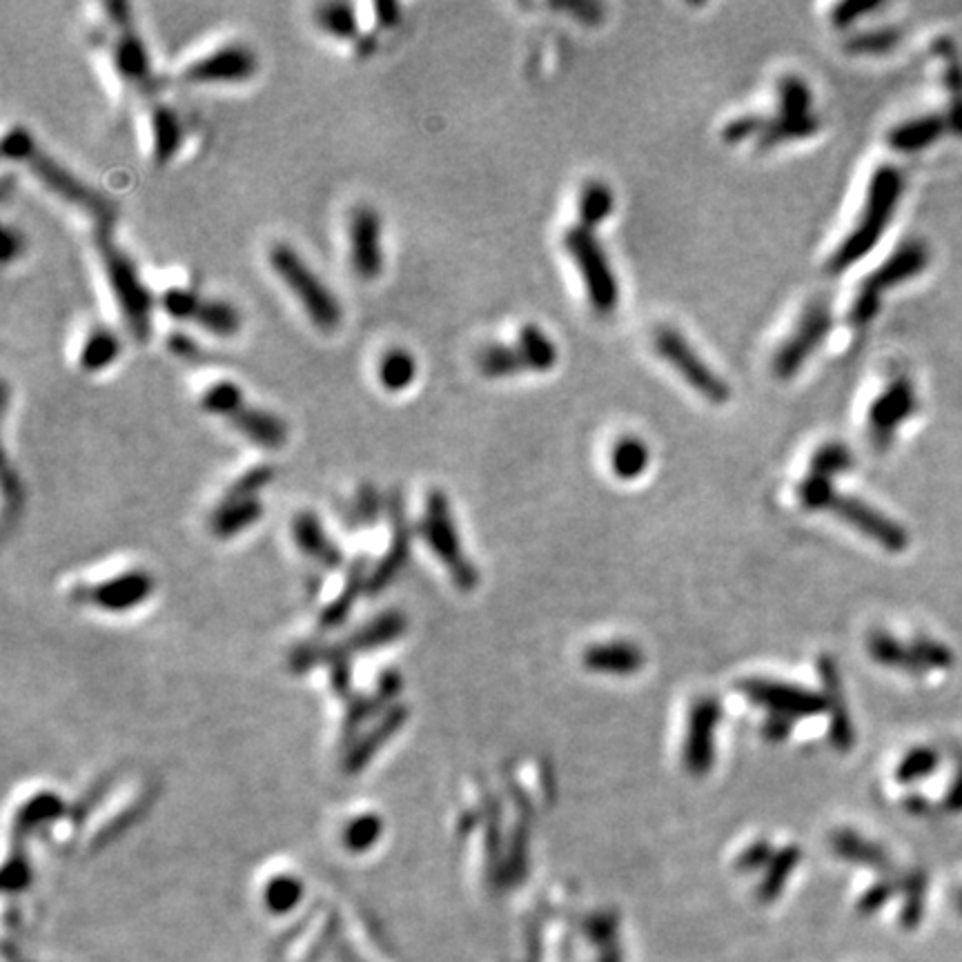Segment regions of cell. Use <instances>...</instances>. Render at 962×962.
<instances>
[{
	"instance_id": "6da1fadb",
	"label": "cell",
	"mask_w": 962,
	"mask_h": 962,
	"mask_svg": "<svg viewBox=\"0 0 962 962\" xmlns=\"http://www.w3.org/2000/svg\"><path fill=\"white\" fill-rule=\"evenodd\" d=\"M3 157L23 163L48 192L90 217L94 221V228H114L119 219L117 203L108 194L77 177L52 154H48L34 141L30 130L21 126L12 128L3 139Z\"/></svg>"
},
{
	"instance_id": "7a4b0ae2",
	"label": "cell",
	"mask_w": 962,
	"mask_h": 962,
	"mask_svg": "<svg viewBox=\"0 0 962 962\" xmlns=\"http://www.w3.org/2000/svg\"><path fill=\"white\" fill-rule=\"evenodd\" d=\"M94 248L130 337L137 343H148L152 334L154 294L146 285L137 261L114 239L112 228H94Z\"/></svg>"
},
{
	"instance_id": "3957f363",
	"label": "cell",
	"mask_w": 962,
	"mask_h": 962,
	"mask_svg": "<svg viewBox=\"0 0 962 962\" xmlns=\"http://www.w3.org/2000/svg\"><path fill=\"white\" fill-rule=\"evenodd\" d=\"M902 190L904 179L898 168L882 166L873 172L858 226L844 237V241L826 261V270L831 274L846 272L853 263L862 261L880 243L886 226L893 221Z\"/></svg>"
},
{
	"instance_id": "277c9868",
	"label": "cell",
	"mask_w": 962,
	"mask_h": 962,
	"mask_svg": "<svg viewBox=\"0 0 962 962\" xmlns=\"http://www.w3.org/2000/svg\"><path fill=\"white\" fill-rule=\"evenodd\" d=\"M268 261L317 330L332 332L341 325V301L290 243H274L268 252Z\"/></svg>"
},
{
	"instance_id": "5b68a950",
	"label": "cell",
	"mask_w": 962,
	"mask_h": 962,
	"mask_svg": "<svg viewBox=\"0 0 962 962\" xmlns=\"http://www.w3.org/2000/svg\"><path fill=\"white\" fill-rule=\"evenodd\" d=\"M201 408L228 421L232 430H237L259 448L274 450L281 448L288 439L285 421L272 410L250 401L237 381L219 379L210 383L201 394Z\"/></svg>"
},
{
	"instance_id": "8992f818",
	"label": "cell",
	"mask_w": 962,
	"mask_h": 962,
	"mask_svg": "<svg viewBox=\"0 0 962 962\" xmlns=\"http://www.w3.org/2000/svg\"><path fill=\"white\" fill-rule=\"evenodd\" d=\"M926 265H929V250L924 243L920 241L902 243L875 272H871L862 281L853 299V305L849 310V323L855 328L871 323L880 312L882 294L898 288L904 281L915 279L926 270Z\"/></svg>"
},
{
	"instance_id": "52a82bcc",
	"label": "cell",
	"mask_w": 962,
	"mask_h": 962,
	"mask_svg": "<svg viewBox=\"0 0 962 962\" xmlns=\"http://www.w3.org/2000/svg\"><path fill=\"white\" fill-rule=\"evenodd\" d=\"M103 10L108 14L110 30H112L110 54L117 74L121 77L123 83H128L137 92L152 94L157 86L152 61L146 41L134 26L132 8L128 3H117V0H112V3H106Z\"/></svg>"
},
{
	"instance_id": "ba28073f",
	"label": "cell",
	"mask_w": 962,
	"mask_h": 962,
	"mask_svg": "<svg viewBox=\"0 0 962 962\" xmlns=\"http://www.w3.org/2000/svg\"><path fill=\"white\" fill-rule=\"evenodd\" d=\"M564 248L580 270L591 305L600 314H611L620 303V285L611 268V261L602 243L595 239L593 230L584 226H575L567 230Z\"/></svg>"
},
{
	"instance_id": "9c48e42d",
	"label": "cell",
	"mask_w": 962,
	"mask_h": 962,
	"mask_svg": "<svg viewBox=\"0 0 962 962\" xmlns=\"http://www.w3.org/2000/svg\"><path fill=\"white\" fill-rule=\"evenodd\" d=\"M655 352L707 401L726 403L731 399V388L726 381L700 357V352L689 343V339L671 328L662 325L653 334Z\"/></svg>"
},
{
	"instance_id": "30bf717a",
	"label": "cell",
	"mask_w": 962,
	"mask_h": 962,
	"mask_svg": "<svg viewBox=\"0 0 962 962\" xmlns=\"http://www.w3.org/2000/svg\"><path fill=\"white\" fill-rule=\"evenodd\" d=\"M163 310L177 321H190L214 337H234L243 317L239 308L226 299L206 297L190 288H170L161 294Z\"/></svg>"
},
{
	"instance_id": "8fae6325",
	"label": "cell",
	"mask_w": 962,
	"mask_h": 962,
	"mask_svg": "<svg viewBox=\"0 0 962 962\" xmlns=\"http://www.w3.org/2000/svg\"><path fill=\"white\" fill-rule=\"evenodd\" d=\"M833 325L831 305L826 299H813L804 312L800 314V321L795 330L789 334V339L780 345L773 359V370L780 379H791L806 359L815 352V348L826 339L829 330Z\"/></svg>"
},
{
	"instance_id": "7c38bea8",
	"label": "cell",
	"mask_w": 962,
	"mask_h": 962,
	"mask_svg": "<svg viewBox=\"0 0 962 962\" xmlns=\"http://www.w3.org/2000/svg\"><path fill=\"white\" fill-rule=\"evenodd\" d=\"M348 259L352 272L363 281H374L383 272V221L372 206L361 203L348 217Z\"/></svg>"
},
{
	"instance_id": "4fadbf2b",
	"label": "cell",
	"mask_w": 962,
	"mask_h": 962,
	"mask_svg": "<svg viewBox=\"0 0 962 962\" xmlns=\"http://www.w3.org/2000/svg\"><path fill=\"white\" fill-rule=\"evenodd\" d=\"M259 70L257 54L243 43H226L210 54L192 61L183 70V81L192 86L245 83Z\"/></svg>"
},
{
	"instance_id": "5bb4252c",
	"label": "cell",
	"mask_w": 962,
	"mask_h": 962,
	"mask_svg": "<svg viewBox=\"0 0 962 962\" xmlns=\"http://www.w3.org/2000/svg\"><path fill=\"white\" fill-rule=\"evenodd\" d=\"M915 408H918V397L911 379L906 377L893 379L869 408V430L875 445L886 448L895 430L909 417H913Z\"/></svg>"
},
{
	"instance_id": "9a60e30c",
	"label": "cell",
	"mask_w": 962,
	"mask_h": 962,
	"mask_svg": "<svg viewBox=\"0 0 962 962\" xmlns=\"http://www.w3.org/2000/svg\"><path fill=\"white\" fill-rule=\"evenodd\" d=\"M826 511L838 513L844 522H849L860 533L875 540L880 547H884L889 551L898 553V551H904L909 544V535L904 533V529L900 524H895L893 520H889L886 515H882L880 511L871 509L869 504H864L855 498L833 493V498L826 504Z\"/></svg>"
},
{
	"instance_id": "2e32d148",
	"label": "cell",
	"mask_w": 962,
	"mask_h": 962,
	"mask_svg": "<svg viewBox=\"0 0 962 962\" xmlns=\"http://www.w3.org/2000/svg\"><path fill=\"white\" fill-rule=\"evenodd\" d=\"M744 691H746V698H751L753 702H758V704L766 707L769 711H773L771 715L786 718V720L800 718V715L802 718L804 715H815V713H820L824 709V702L818 695H813V693H809L804 689L791 687V684L758 682V680H753V682H749L744 687Z\"/></svg>"
},
{
	"instance_id": "e0dca14e",
	"label": "cell",
	"mask_w": 962,
	"mask_h": 962,
	"mask_svg": "<svg viewBox=\"0 0 962 962\" xmlns=\"http://www.w3.org/2000/svg\"><path fill=\"white\" fill-rule=\"evenodd\" d=\"M720 709L711 700H702L691 718V733L687 740V764L693 773L709 771L713 758V735Z\"/></svg>"
},
{
	"instance_id": "ac0fdd59",
	"label": "cell",
	"mask_w": 962,
	"mask_h": 962,
	"mask_svg": "<svg viewBox=\"0 0 962 962\" xmlns=\"http://www.w3.org/2000/svg\"><path fill=\"white\" fill-rule=\"evenodd\" d=\"M946 130H949L946 117L924 114V117H918V119H911V121L895 126L889 132L886 143L895 152L913 154V152H920V150L933 146Z\"/></svg>"
},
{
	"instance_id": "d6986e66",
	"label": "cell",
	"mask_w": 962,
	"mask_h": 962,
	"mask_svg": "<svg viewBox=\"0 0 962 962\" xmlns=\"http://www.w3.org/2000/svg\"><path fill=\"white\" fill-rule=\"evenodd\" d=\"M152 157L157 166H168L174 154L181 150L186 139V128L174 108L168 103H154L152 117Z\"/></svg>"
},
{
	"instance_id": "ffe728a7",
	"label": "cell",
	"mask_w": 962,
	"mask_h": 962,
	"mask_svg": "<svg viewBox=\"0 0 962 962\" xmlns=\"http://www.w3.org/2000/svg\"><path fill=\"white\" fill-rule=\"evenodd\" d=\"M121 350H123L121 337L110 325L99 323L86 334L79 352V363L86 372L97 374L114 365L117 359L121 357Z\"/></svg>"
},
{
	"instance_id": "44dd1931",
	"label": "cell",
	"mask_w": 962,
	"mask_h": 962,
	"mask_svg": "<svg viewBox=\"0 0 962 962\" xmlns=\"http://www.w3.org/2000/svg\"><path fill=\"white\" fill-rule=\"evenodd\" d=\"M477 370L484 374L487 379H509L515 377L529 368V361L524 357V352L520 350V345H504V343H491L484 345L477 357Z\"/></svg>"
},
{
	"instance_id": "7402d4cb",
	"label": "cell",
	"mask_w": 962,
	"mask_h": 962,
	"mask_svg": "<svg viewBox=\"0 0 962 962\" xmlns=\"http://www.w3.org/2000/svg\"><path fill=\"white\" fill-rule=\"evenodd\" d=\"M377 379L381 388L390 394L408 390L417 379V359L401 345L388 348L377 365Z\"/></svg>"
},
{
	"instance_id": "603a6c76",
	"label": "cell",
	"mask_w": 962,
	"mask_h": 962,
	"mask_svg": "<svg viewBox=\"0 0 962 962\" xmlns=\"http://www.w3.org/2000/svg\"><path fill=\"white\" fill-rule=\"evenodd\" d=\"M584 662L600 673L627 675L642 667V653L633 644H602L587 651Z\"/></svg>"
},
{
	"instance_id": "cb8c5ba5",
	"label": "cell",
	"mask_w": 962,
	"mask_h": 962,
	"mask_svg": "<svg viewBox=\"0 0 962 962\" xmlns=\"http://www.w3.org/2000/svg\"><path fill=\"white\" fill-rule=\"evenodd\" d=\"M314 23L321 32H325L332 39L354 41V43L361 41L359 21H357L354 8L350 3H339V0L321 3L314 10Z\"/></svg>"
},
{
	"instance_id": "d4e9b609",
	"label": "cell",
	"mask_w": 962,
	"mask_h": 962,
	"mask_svg": "<svg viewBox=\"0 0 962 962\" xmlns=\"http://www.w3.org/2000/svg\"><path fill=\"white\" fill-rule=\"evenodd\" d=\"M518 345L524 352L531 370L549 372L558 365V345L551 341V337L540 325H535V323L522 325Z\"/></svg>"
},
{
	"instance_id": "484cf974",
	"label": "cell",
	"mask_w": 962,
	"mask_h": 962,
	"mask_svg": "<svg viewBox=\"0 0 962 962\" xmlns=\"http://www.w3.org/2000/svg\"><path fill=\"white\" fill-rule=\"evenodd\" d=\"M811 88L804 79L795 77V74H786L780 79L778 83V117L789 119V121H800V119H809L811 114Z\"/></svg>"
},
{
	"instance_id": "4316f807",
	"label": "cell",
	"mask_w": 962,
	"mask_h": 962,
	"mask_svg": "<svg viewBox=\"0 0 962 962\" xmlns=\"http://www.w3.org/2000/svg\"><path fill=\"white\" fill-rule=\"evenodd\" d=\"M649 461H651L649 445L638 437L618 439V443L611 452L613 472L624 481H631V479H638L640 474H644L649 468Z\"/></svg>"
},
{
	"instance_id": "83f0119b",
	"label": "cell",
	"mask_w": 962,
	"mask_h": 962,
	"mask_svg": "<svg viewBox=\"0 0 962 962\" xmlns=\"http://www.w3.org/2000/svg\"><path fill=\"white\" fill-rule=\"evenodd\" d=\"M615 208L613 190L604 181H589L580 194V219L584 228L595 230L604 223Z\"/></svg>"
},
{
	"instance_id": "f1b7e54d",
	"label": "cell",
	"mask_w": 962,
	"mask_h": 962,
	"mask_svg": "<svg viewBox=\"0 0 962 962\" xmlns=\"http://www.w3.org/2000/svg\"><path fill=\"white\" fill-rule=\"evenodd\" d=\"M869 651H871V655L880 664H886V667H893V669H902V671L913 673V675H922V669H920V664H918V660L913 655L911 644L906 647V644H902L900 640H895L889 633H875V635H871Z\"/></svg>"
},
{
	"instance_id": "f546056e",
	"label": "cell",
	"mask_w": 962,
	"mask_h": 962,
	"mask_svg": "<svg viewBox=\"0 0 962 962\" xmlns=\"http://www.w3.org/2000/svg\"><path fill=\"white\" fill-rule=\"evenodd\" d=\"M820 130V121L815 117L809 119H800V121H789L782 117H773L766 121L764 132L758 139V146L762 150H771L780 143L786 141H798V139H809Z\"/></svg>"
},
{
	"instance_id": "4dcf8cb0",
	"label": "cell",
	"mask_w": 962,
	"mask_h": 962,
	"mask_svg": "<svg viewBox=\"0 0 962 962\" xmlns=\"http://www.w3.org/2000/svg\"><path fill=\"white\" fill-rule=\"evenodd\" d=\"M938 764H940V755H938V751L933 746H915L913 751H909L900 760L895 778L902 784H913L918 780H924V778L933 775L935 769H938Z\"/></svg>"
},
{
	"instance_id": "1f68e13d",
	"label": "cell",
	"mask_w": 962,
	"mask_h": 962,
	"mask_svg": "<svg viewBox=\"0 0 962 962\" xmlns=\"http://www.w3.org/2000/svg\"><path fill=\"white\" fill-rule=\"evenodd\" d=\"M902 39V32L895 28H880V30H871V32H862L851 37L844 43V50L849 54H858V57H875V54H884L889 50H893Z\"/></svg>"
},
{
	"instance_id": "d6a6232c",
	"label": "cell",
	"mask_w": 962,
	"mask_h": 962,
	"mask_svg": "<svg viewBox=\"0 0 962 962\" xmlns=\"http://www.w3.org/2000/svg\"><path fill=\"white\" fill-rule=\"evenodd\" d=\"M853 465V454L844 443L831 441L815 450L811 459V474H820L824 479H831Z\"/></svg>"
},
{
	"instance_id": "836d02e7",
	"label": "cell",
	"mask_w": 962,
	"mask_h": 962,
	"mask_svg": "<svg viewBox=\"0 0 962 962\" xmlns=\"http://www.w3.org/2000/svg\"><path fill=\"white\" fill-rule=\"evenodd\" d=\"M838 849L858 862H866V864H875V866H882L889 862L886 853L878 844L866 842L853 833H840L838 835Z\"/></svg>"
},
{
	"instance_id": "e575fe53",
	"label": "cell",
	"mask_w": 962,
	"mask_h": 962,
	"mask_svg": "<svg viewBox=\"0 0 962 962\" xmlns=\"http://www.w3.org/2000/svg\"><path fill=\"white\" fill-rule=\"evenodd\" d=\"M766 117H760V114H744V117H738V119H733L731 123H726L724 126V130H722V139H724V143H729V146H735V143H742V141H746L749 137H755V139H760V134L764 132V128H766Z\"/></svg>"
},
{
	"instance_id": "d590c367",
	"label": "cell",
	"mask_w": 962,
	"mask_h": 962,
	"mask_svg": "<svg viewBox=\"0 0 962 962\" xmlns=\"http://www.w3.org/2000/svg\"><path fill=\"white\" fill-rule=\"evenodd\" d=\"M878 8H880V3H866V0H846V3H840L833 8L831 23L838 30H846L855 21H860L864 14L875 12Z\"/></svg>"
},
{
	"instance_id": "8d00e7d4",
	"label": "cell",
	"mask_w": 962,
	"mask_h": 962,
	"mask_svg": "<svg viewBox=\"0 0 962 962\" xmlns=\"http://www.w3.org/2000/svg\"><path fill=\"white\" fill-rule=\"evenodd\" d=\"M942 806H944L949 813H960V811H962V760L958 762L955 775H953L951 786H949V791H946V795H944V800H942Z\"/></svg>"
},
{
	"instance_id": "74e56055",
	"label": "cell",
	"mask_w": 962,
	"mask_h": 962,
	"mask_svg": "<svg viewBox=\"0 0 962 962\" xmlns=\"http://www.w3.org/2000/svg\"><path fill=\"white\" fill-rule=\"evenodd\" d=\"M21 252H23V237H21V232H17L10 226H6V230H3V261L12 263Z\"/></svg>"
},
{
	"instance_id": "f35d334b",
	"label": "cell",
	"mask_w": 962,
	"mask_h": 962,
	"mask_svg": "<svg viewBox=\"0 0 962 962\" xmlns=\"http://www.w3.org/2000/svg\"><path fill=\"white\" fill-rule=\"evenodd\" d=\"M170 350L183 359H199L201 348L186 334H170Z\"/></svg>"
},
{
	"instance_id": "ab89813d",
	"label": "cell",
	"mask_w": 962,
	"mask_h": 962,
	"mask_svg": "<svg viewBox=\"0 0 962 962\" xmlns=\"http://www.w3.org/2000/svg\"><path fill=\"white\" fill-rule=\"evenodd\" d=\"M374 14H377V21L383 28H394L399 23V19H401L399 6H394V3H377L374 6Z\"/></svg>"
},
{
	"instance_id": "60d3db41",
	"label": "cell",
	"mask_w": 962,
	"mask_h": 962,
	"mask_svg": "<svg viewBox=\"0 0 962 962\" xmlns=\"http://www.w3.org/2000/svg\"><path fill=\"white\" fill-rule=\"evenodd\" d=\"M562 10L569 12H582V21L584 23H598L602 19V8L600 6H587V3H573V6H560Z\"/></svg>"
},
{
	"instance_id": "b9f144b4",
	"label": "cell",
	"mask_w": 962,
	"mask_h": 962,
	"mask_svg": "<svg viewBox=\"0 0 962 962\" xmlns=\"http://www.w3.org/2000/svg\"><path fill=\"white\" fill-rule=\"evenodd\" d=\"M953 902H955V911L962 915V889L955 893V900H953Z\"/></svg>"
}]
</instances>
